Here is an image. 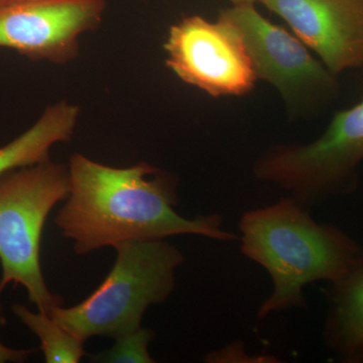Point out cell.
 Segmentation results:
<instances>
[{"label": "cell", "instance_id": "obj_5", "mask_svg": "<svg viewBox=\"0 0 363 363\" xmlns=\"http://www.w3.org/2000/svg\"><path fill=\"white\" fill-rule=\"evenodd\" d=\"M362 161L363 100L337 112L314 142L267 150L253 172L260 181L278 186L311 210L355 190Z\"/></svg>", "mask_w": 363, "mask_h": 363}, {"label": "cell", "instance_id": "obj_11", "mask_svg": "<svg viewBox=\"0 0 363 363\" xmlns=\"http://www.w3.org/2000/svg\"><path fill=\"white\" fill-rule=\"evenodd\" d=\"M79 114L77 105L64 100L48 106L30 128L0 147V177L49 161L55 145L71 140Z\"/></svg>", "mask_w": 363, "mask_h": 363}, {"label": "cell", "instance_id": "obj_2", "mask_svg": "<svg viewBox=\"0 0 363 363\" xmlns=\"http://www.w3.org/2000/svg\"><path fill=\"white\" fill-rule=\"evenodd\" d=\"M241 252L266 269L272 290L257 310L259 319L306 308L304 289L342 278L362 247L347 233L313 218L291 196L248 210L240 222Z\"/></svg>", "mask_w": 363, "mask_h": 363}, {"label": "cell", "instance_id": "obj_3", "mask_svg": "<svg viewBox=\"0 0 363 363\" xmlns=\"http://www.w3.org/2000/svg\"><path fill=\"white\" fill-rule=\"evenodd\" d=\"M114 248L116 264L89 297L47 312L83 342L95 336L116 339L140 328L147 308L162 304L173 292L177 269L185 262L181 250L166 240L126 241Z\"/></svg>", "mask_w": 363, "mask_h": 363}, {"label": "cell", "instance_id": "obj_7", "mask_svg": "<svg viewBox=\"0 0 363 363\" xmlns=\"http://www.w3.org/2000/svg\"><path fill=\"white\" fill-rule=\"evenodd\" d=\"M220 14L240 32L257 79L274 85L289 106L324 104L335 94L336 76L297 37L267 21L255 6H233Z\"/></svg>", "mask_w": 363, "mask_h": 363}, {"label": "cell", "instance_id": "obj_14", "mask_svg": "<svg viewBox=\"0 0 363 363\" xmlns=\"http://www.w3.org/2000/svg\"><path fill=\"white\" fill-rule=\"evenodd\" d=\"M1 296V295H0ZM6 318L4 315V304L0 300V327L6 325ZM35 350H13L7 347L0 341V363L13 362L23 363L28 359L30 355L35 352Z\"/></svg>", "mask_w": 363, "mask_h": 363}, {"label": "cell", "instance_id": "obj_6", "mask_svg": "<svg viewBox=\"0 0 363 363\" xmlns=\"http://www.w3.org/2000/svg\"><path fill=\"white\" fill-rule=\"evenodd\" d=\"M164 49L169 70L211 96H241L257 80L240 32L222 14L214 23L184 18L169 28Z\"/></svg>", "mask_w": 363, "mask_h": 363}, {"label": "cell", "instance_id": "obj_15", "mask_svg": "<svg viewBox=\"0 0 363 363\" xmlns=\"http://www.w3.org/2000/svg\"><path fill=\"white\" fill-rule=\"evenodd\" d=\"M59 1V0H0V11L20 4H33V2Z\"/></svg>", "mask_w": 363, "mask_h": 363}, {"label": "cell", "instance_id": "obj_4", "mask_svg": "<svg viewBox=\"0 0 363 363\" xmlns=\"http://www.w3.org/2000/svg\"><path fill=\"white\" fill-rule=\"evenodd\" d=\"M69 193L68 166L51 160L0 177V295L7 286H21L39 311L63 305L43 276L40 241L52 208Z\"/></svg>", "mask_w": 363, "mask_h": 363}, {"label": "cell", "instance_id": "obj_9", "mask_svg": "<svg viewBox=\"0 0 363 363\" xmlns=\"http://www.w3.org/2000/svg\"><path fill=\"white\" fill-rule=\"evenodd\" d=\"M333 74L363 66V0H259Z\"/></svg>", "mask_w": 363, "mask_h": 363}, {"label": "cell", "instance_id": "obj_13", "mask_svg": "<svg viewBox=\"0 0 363 363\" xmlns=\"http://www.w3.org/2000/svg\"><path fill=\"white\" fill-rule=\"evenodd\" d=\"M154 338L150 329L124 334L116 338V344L109 350L93 355L92 362L108 363H152L155 362L149 353V344Z\"/></svg>", "mask_w": 363, "mask_h": 363}, {"label": "cell", "instance_id": "obj_10", "mask_svg": "<svg viewBox=\"0 0 363 363\" xmlns=\"http://www.w3.org/2000/svg\"><path fill=\"white\" fill-rule=\"evenodd\" d=\"M327 345L339 360L363 363V248L347 272L327 289Z\"/></svg>", "mask_w": 363, "mask_h": 363}, {"label": "cell", "instance_id": "obj_12", "mask_svg": "<svg viewBox=\"0 0 363 363\" xmlns=\"http://www.w3.org/2000/svg\"><path fill=\"white\" fill-rule=\"evenodd\" d=\"M11 312L40 341L48 363H77L85 357L84 343L62 327L45 312L33 313L23 304H13Z\"/></svg>", "mask_w": 363, "mask_h": 363}, {"label": "cell", "instance_id": "obj_8", "mask_svg": "<svg viewBox=\"0 0 363 363\" xmlns=\"http://www.w3.org/2000/svg\"><path fill=\"white\" fill-rule=\"evenodd\" d=\"M104 0L33 2L0 11V48L30 60L65 64L77 58L81 35L101 21Z\"/></svg>", "mask_w": 363, "mask_h": 363}, {"label": "cell", "instance_id": "obj_16", "mask_svg": "<svg viewBox=\"0 0 363 363\" xmlns=\"http://www.w3.org/2000/svg\"><path fill=\"white\" fill-rule=\"evenodd\" d=\"M234 6H255V2H259V0H228Z\"/></svg>", "mask_w": 363, "mask_h": 363}, {"label": "cell", "instance_id": "obj_1", "mask_svg": "<svg viewBox=\"0 0 363 363\" xmlns=\"http://www.w3.org/2000/svg\"><path fill=\"white\" fill-rule=\"evenodd\" d=\"M70 193L55 222L77 255L126 241L166 240L194 234L218 241L238 240L218 214L193 219L174 209L177 182L147 162L114 168L75 154L69 162Z\"/></svg>", "mask_w": 363, "mask_h": 363}]
</instances>
